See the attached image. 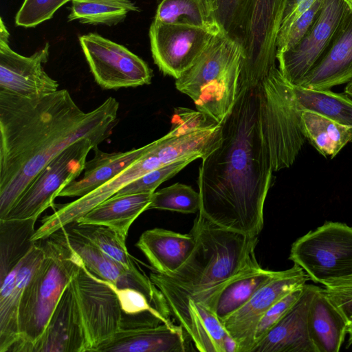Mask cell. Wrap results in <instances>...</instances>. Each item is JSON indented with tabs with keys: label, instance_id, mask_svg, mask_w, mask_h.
<instances>
[{
	"label": "cell",
	"instance_id": "cell-9",
	"mask_svg": "<svg viewBox=\"0 0 352 352\" xmlns=\"http://www.w3.org/2000/svg\"><path fill=\"white\" fill-rule=\"evenodd\" d=\"M98 144L84 138L67 146L38 173L1 219H38L44 210L54 205L60 190L79 177L88 153Z\"/></svg>",
	"mask_w": 352,
	"mask_h": 352
},
{
	"label": "cell",
	"instance_id": "cell-38",
	"mask_svg": "<svg viewBox=\"0 0 352 352\" xmlns=\"http://www.w3.org/2000/svg\"><path fill=\"white\" fill-rule=\"evenodd\" d=\"M70 0H24L15 18L16 25L31 28L50 19Z\"/></svg>",
	"mask_w": 352,
	"mask_h": 352
},
{
	"label": "cell",
	"instance_id": "cell-1",
	"mask_svg": "<svg viewBox=\"0 0 352 352\" xmlns=\"http://www.w3.org/2000/svg\"><path fill=\"white\" fill-rule=\"evenodd\" d=\"M266 75L241 70L234 104L221 124V142L202 159L197 179L199 212L222 228L250 236L263 230L274 172L263 120Z\"/></svg>",
	"mask_w": 352,
	"mask_h": 352
},
{
	"label": "cell",
	"instance_id": "cell-7",
	"mask_svg": "<svg viewBox=\"0 0 352 352\" xmlns=\"http://www.w3.org/2000/svg\"><path fill=\"white\" fill-rule=\"evenodd\" d=\"M188 155V146L182 138L166 134L153 141L146 153L113 179L87 195L60 206L52 214L43 218L32 240L47 238L60 228L78 221L98 204L145 173L186 158Z\"/></svg>",
	"mask_w": 352,
	"mask_h": 352
},
{
	"label": "cell",
	"instance_id": "cell-11",
	"mask_svg": "<svg viewBox=\"0 0 352 352\" xmlns=\"http://www.w3.org/2000/svg\"><path fill=\"white\" fill-rule=\"evenodd\" d=\"M149 276L162 293L170 314L195 349L201 352H222L221 342L226 331L214 311L166 275L154 271Z\"/></svg>",
	"mask_w": 352,
	"mask_h": 352
},
{
	"label": "cell",
	"instance_id": "cell-41",
	"mask_svg": "<svg viewBox=\"0 0 352 352\" xmlns=\"http://www.w3.org/2000/svg\"><path fill=\"white\" fill-rule=\"evenodd\" d=\"M303 286L292 291L276 302L261 318L254 331V344L252 351L299 298L302 294Z\"/></svg>",
	"mask_w": 352,
	"mask_h": 352
},
{
	"label": "cell",
	"instance_id": "cell-18",
	"mask_svg": "<svg viewBox=\"0 0 352 352\" xmlns=\"http://www.w3.org/2000/svg\"><path fill=\"white\" fill-rule=\"evenodd\" d=\"M70 247L80 257L86 268L98 278L118 288L130 287L143 292L153 305L166 316H171L166 300L146 273L136 274L115 261L89 241L65 226Z\"/></svg>",
	"mask_w": 352,
	"mask_h": 352
},
{
	"label": "cell",
	"instance_id": "cell-14",
	"mask_svg": "<svg viewBox=\"0 0 352 352\" xmlns=\"http://www.w3.org/2000/svg\"><path fill=\"white\" fill-rule=\"evenodd\" d=\"M349 6L344 0H323L314 23L294 47L276 53L278 69L292 85H298L322 56Z\"/></svg>",
	"mask_w": 352,
	"mask_h": 352
},
{
	"label": "cell",
	"instance_id": "cell-25",
	"mask_svg": "<svg viewBox=\"0 0 352 352\" xmlns=\"http://www.w3.org/2000/svg\"><path fill=\"white\" fill-rule=\"evenodd\" d=\"M153 142L125 152L108 153L95 146L94 157L86 162L84 175L63 188L58 197H82L102 186L140 158L152 146Z\"/></svg>",
	"mask_w": 352,
	"mask_h": 352
},
{
	"label": "cell",
	"instance_id": "cell-27",
	"mask_svg": "<svg viewBox=\"0 0 352 352\" xmlns=\"http://www.w3.org/2000/svg\"><path fill=\"white\" fill-rule=\"evenodd\" d=\"M153 193L115 194L76 222L108 227L126 241L132 223L148 210Z\"/></svg>",
	"mask_w": 352,
	"mask_h": 352
},
{
	"label": "cell",
	"instance_id": "cell-21",
	"mask_svg": "<svg viewBox=\"0 0 352 352\" xmlns=\"http://www.w3.org/2000/svg\"><path fill=\"white\" fill-rule=\"evenodd\" d=\"M352 80V8L349 7L328 48L298 85L329 90Z\"/></svg>",
	"mask_w": 352,
	"mask_h": 352
},
{
	"label": "cell",
	"instance_id": "cell-32",
	"mask_svg": "<svg viewBox=\"0 0 352 352\" xmlns=\"http://www.w3.org/2000/svg\"><path fill=\"white\" fill-rule=\"evenodd\" d=\"M68 21L112 25L121 22L129 12L139 8L131 0H72Z\"/></svg>",
	"mask_w": 352,
	"mask_h": 352
},
{
	"label": "cell",
	"instance_id": "cell-43",
	"mask_svg": "<svg viewBox=\"0 0 352 352\" xmlns=\"http://www.w3.org/2000/svg\"><path fill=\"white\" fill-rule=\"evenodd\" d=\"M222 352H239V345L237 341L227 331L221 342Z\"/></svg>",
	"mask_w": 352,
	"mask_h": 352
},
{
	"label": "cell",
	"instance_id": "cell-6",
	"mask_svg": "<svg viewBox=\"0 0 352 352\" xmlns=\"http://www.w3.org/2000/svg\"><path fill=\"white\" fill-rule=\"evenodd\" d=\"M263 120L274 172L290 167L301 151L306 138L302 125L303 112L293 85L276 65L263 78Z\"/></svg>",
	"mask_w": 352,
	"mask_h": 352
},
{
	"label": "cell",
	"instance_id": "cell-30",
	"mask_svg": "<svg viewBox=\"0 0 352 352\" xmlns=\"http://www.w3.org/2000/svg\"><path fill=\"white\" fill-rule=\"evenodd\" d=\"M37 218L0 219V280L29 252Z\"/></svg>",
	"mask_w": 352,
	"mask_h": 352
},
{
	"label": "cell",
	"instance_id": "cell-12",
	"mask_svg": "<svg viewBox=\"0 0 352 352\" xmlns=\"http://www.w3.org/2000/svg\"><path fill=\"white\" fill-rule=\"evenodd\" d=\"M79 41L96 82L104 89L135 87L151 82L152 71L125 47L90 33Z\"/></svg>",
	"mask_w": 352,
	"mask_h": 352
},
{
	"label": "cell",
	"instance_id": "cell-44",
	"mask_svg": "<svg viewBox=\"0 0 352 352\" xmlns=\"http://www.w3.org/2000/svg\"><path fill=\"white\" fill-rule=\"evenodd\" d=\"M347 334L349 335L348 346L352 344V319L349 320L347 325Z\"/></svg>",
	"mask_w": 352,
	"mask_h": 352
},
{
	"label": "cell",
	"instance_id": "cell-23",
	"mask_svg": "<svg viewBox=\"0 0 352 352\" xmlns=\"http://www.w3.org/2000/svg\"><path fill=\"white\" fill-rule=\"evenodd\" d=\"M186 336L182 327L175 324L122 329L94 352H186Z\"/></svg>",
	"mask_w": 352,
	"mask_h": 352
},
{
	"label": "cell",
	"instance_id": "cell-35",
	"mask_svg": "<svg viewBox=\"0 0 352 352\" xmlns=\"http://www.w3.org/2000/svg\"><path fill=\"white\" fill-rule=\"evenodd\" d=\"M211 16L221 32L241 45L252 0H206Z\"/></svg>",
	"mask_w": 352,
	"mask_h": 352
},
{
	"label": "cell",
	"instance_id": "cell-17",
	"mask_svg": "<svg viewBox=\"0 0 352 352\" xmlns=\"http://www.w3.org/2000/svg\"><path fill=\"white\" fill-rule=\"evenodd\" d=\"M9 41H0V91L25 98L43 96L58 90V82L44 70L49 44L30 56L13 51Z\"/></svg>",
	"mask_w": 352,
	"mask_h": 352
},
{
	"label": "cell",
	"instance_id": "cell-26",
	"mask_svg": "<svg viewBox=\"0 0 352 352\" xmlns=\"http://www.w3.org/2000/svg\"><path fill=\"white\" fill-rule=\"evenodd\" d=\"M348 320L318 287L309 306L307 324L316 352H338L347 334Z\"/></svg>",
	"mask_w": 352,
	"mask_h": 352
},
{
	"label": "cell",
	"instance_id": "cell-4",
	"mask_svg": "<svg viewBox=\"0 0 352 352\" xmlns=\"http://www.w3.org/2000/svg\"><path fill=\"white\" fill-rule=\"evenodd\" d=\"M42 239L44 257L23 294L18 316L19 339L10 352H32L82 263L69 245L64 227Z\"/></svg>",
	"mask_w": 352,
	"mask_h": 352
},
{
	"label": "cell",
	"instance_id": "cell-19",
	"mask_svg": "<svg viewBox=\"0 0 352 352\" xmlns=\"http://www.w3.org/2000/svg\"><path fill=\"white\" fill-rule=\"evenodd\" d=\"M44 257L43 239L0 280V352H10L19 339V307L25 289Z\"/></svg>",
	"mask_w": 352,
	"mask_h": 352
},
{
	"label": "cell",
	"instance_id": "cell-22",
	"mask_svg": "<svg viewBox=\"0 0 352 352\" xmlns=\"http://www.w3.org/2000/svg\"><path fill=\"white\" fill-rule=\"evenodd\" d=\"M318 288L305 284L299 298L252 352H316L309 336L307 318Z\"/></svg>",
	"mask_w": 352,
	"mask_h": 352
},
{
	"label": "cell",
	"instance_id": "cell-45",
	"mask_svg": "<svg viewBox=\"0 0 352 352\" xmlns=\"http://www.w3.org/2000/svg\"><path fill=\"white\" fill-rule=\"evenodd\" d=\"M344 93L352 98V80L346 84Z\"/></svg>",
	"mask_w": 352,
	"mask_h": 352
},
{
	"label": "cell",
	"instance_id": "cell-20",
	"mask_svg": "<svg viewBox=\"0 0 352 352\" xmlns=\"http://www.w3.org/2000/svg\"><path fill=\"white\" fill-rule=\"evenodd\" d=\"M89 351L86 333L70 282L32 352Z\"/></svg>",
	"mask_w": 352,
	"mask_h": 352
},
{
	"label": "cell",
	"instance_id": "cell-37",
	"mask_svg": "<svg viewBox=\"0 0 352 352\" xmlns=\"http://www.w3.org/2000/svg\"><path fill=\"white\" fill-rule=\"evenodd\" d=\"M197 157L182 159L148 172L120 189L116 195L153 193L164 182L170 179Z\"/></svg>",
	"mask_w": 352,
	"mask_h": 352
},
{
	"label": "cell",
	"instance_id": "cell-28",
	"mask_svg": "<svg viewBox=\"0 0 352 352\" xmlns=\"http://www.w3.org/2000/svg\"><path fill=\"white\" fill-rule=\"evenodd\" d=\"M279 273L258 267L250 269L230 280L204 301L222 321L244 305L265 283Z\"/></svg>",
	"mask_w": 352,
	"mask_h": 352
},
{
	"label": "cell",
	"instance_id": "cell-40",
	"mask_svg": "<svg viewBox=\"0 0 352 352\" xmlns=\"http://www.w3.org/2000/svg\"><path fill=\"white\" fill-rule=\"evenodd\" d=\"M218 124H219L210 116L198 110L177 107L174 109L171 128L168 133L173 136H179L210 129Z\"/></svg>",
	"mask_w": 352,
	"mask_h": 352
},
{
	"label": "cell",
	"instance_id": "cell-29",
	"mask_svg": "<svg viewBox=\"0 0 352 352\" xmlns=\"http://www.w3.org/2000/svg\"><path fill=\"white\" fill-rule=\"evenodd\" d=\"M302 129L309 143L323 156L333 158L352 142V126H347L319 114L304 111Z\"/></svg>",
	"mask_w": 352,
	"mask_h": 352
},
{
	"label": "cell",
	"instance_id": "cell-13",
	"mask_svg": "<svg viewBox=\"0 0 352 352\" xmlns=\"http://www.w3.org/2000/svg\"><path fill=\"white\" fill-rule=\"evenodd\" d=\"M218 27L164 23L153 20L149 29L153 58L160 70L175 79L195 63Z\"/></svg>",
	"mask_w": 352,
	"mask_h": 352
},
{
	"label": "cell",
	"instance_id": "cell-39",
	"mask_svg": "<svg viewBox=\"0 0 352 352\" xmlns=\"http://www.w3.org/2000/svg\"><path fill=\"white\" fill-rule=\"evenodd\" d=\"M323 0H316L314 3L300 16L287 29L278 32L276 41V53L285 51L295 46L305 36L318 17Z\"/></svg>",
	"mask_w": 352,
	"mask_h": 352
},
{
	"label": "cell",
	"instance_id": "cell-24",
	"mask_svg": "<svg viewBox=\"0 0 352 352\" xmlns=\"http://www.w3.org/2000/svg\"><path fill=\"white\" fill-rule=\"evenodd\" d=\"M195 245L193 235L155 228L144 231L135 246L155 271L170 276L186 262Z\"/></svg>",
	"mask_w": 352,
	"mask_h": 352
},
{
	"label": "cell",
	"instance_id": "cell-42",
	"mask_svg": "<svg viewBox=\"0 0 352 352\" xmlns=\"http://www.w3.org/2000/svg\"><path fill=\"white\" fill-rule=\"evenodd\" d=\"M323 289L324 294L349 321L352 319V274L333 280Z\"/></svg>",
	"mask_w": 352,
	"mask_h": 352
},
{
	"label": "cell",
	"instance_id": "cell-8",
	"mask_svg": "<svg viewBox=\"0 0 352 352\" xmlns=\"http://www.w3.org/2000/svg\"><path fill=\"white\" fill-rule=\"evenodd\" d=\"M289 259L324 286L352 274V227L326 222L298 239Z\"/></svg>",
	"mask_w": 352,
	"mask_h": 352
},
{
	"label": "cell",
	"instance_id": "cell-31",
	"mask_svg": "<svg viewBox=\"0 0 352 352\" xmlns=\"http://www.w3.org/2000/svg\"><path fill=\"white\" fill-rule=\"evenodd\" d=\"M292 85L302 111H311L340 124L352 126V98L346 94Z\"/></svg>",
	"mask_w": 352,
	"mask_h": 352
},
{
	"label": "cell",
	"instance_id": "cell-15",
	"mask_svg": "<svg viewBox=\"0 0 352 352\" xmlns=\"http://www.w3.org/2000/svg\"><path fill=\"white\" fill-rule=\"evenodd\" d=\"M308 280L309 276L296 264L279 271L244 305L221 321L226 331L239 343V352H251L254 331L261 318L276 302Z\"/></svg>",
	"mask_w": 352,
	"mask_h": 352
},
{
	"label": "cell",
	"instance_id": "cell-2",
	"mask_svg": "<svg viewBox=\"0 0 352 352\" xmlns=\"http://www.w3.org/2000/svg\"><path fill=\"white\" fill-rule=\"evenodd\" d=\"M113 97L85 112L67 89L34 98L0 91V219L38 173L79 139L101 143L118 122Z\"/></svg>",
	"mask_w": 352,
	"mask_h": 352
},
{
	"label": "cell",
	"instance_id": "cell-3",
	"mask_svg": "<svg viewBox=\"0 0 352 352\" xmlns=\"http://www.w3.org/2000/svg\"><path fill=\"white\" fill-rule=\"evenodd\" d=\"M190 232L195 247L172 281L202 300L243 272L260 266L255 254L258 236L222 228L198 212Z\"/></svg>",
	"mask_w": 352,
	"mask_h": 352
},
{
	"label": "cell",
	"instance_id": "cell-33",
	"mask_svg": "<svg viewBox=\"0 0 352 352\" xmlns=\"http://www.w3.org/2000/svg\"><path fill=\"white\" fill-rule=\"evenodd\" d=\"M70 230L89 241L107 256L136 274L145 273L129 254L126 241L111 228L74 222L66 226Z\"/></svg>",
	"mask_w": 352,
	"mask_h": 352
},
{
	"label": "cell",
	"instance_id": "cell-34",
	"mask_svg": "<svg viewBox=\"0 0 352 352\" xmlns=\"http://www.w3.org/2000/svg\"><path fill=\"white\" fill-rule=\"evenodd\" d=\"M154 21L199 27H218L206 0H161Z\"/></svg>",
	"mask_w": 352,
	"mask_h": 352
},
{
	"label": "cell",
	"instance_id": "cell-36",
	"mask_svg": "<svg viewBox=\"0 0 352 352\" xmlns=\"http://www.w3.org/2000/svg\"><path fill=\"white\" fill-rule=\"evenodd\" d=\"M201 199L199 192L190 186L176 183L155 191L148 210H169L184 214L199 212Z\"/></svg>",
	"mask_w": 352,
	"mask_h": 352
},
{
	"label": "cell",
	"instance_id": "cell-5",
	"mask_svg": "<svg viewBox=\"0 0 352 352\" xmlns=\"http://www.w3.org/2000/svg\"><path fill=\"white\" fill-rule=\"evenodd\" d=\"M241 47L222 32L216 34L195 63L175 80L197 109L221 124L236 99Z\"/></svg>",
	"mask_w": 352,
	"mask_h": 352
},
{
	"label": "cell",
	"instance_id": "cell-10",
	"mask_svg": "<svg viewBox=\"0 0 352 352\" xmlns=\"http://www.w3.org/2000/svg\"><path fill=\"white\" fill-rule=\"evenodd\" d=\"M89 348L95 349L122 328L123 312L110 284L83 263L71 281Z\"/></svg>",
	"mask_w": 352,
	"mask_h": 352
},
{
	"label": "cell",
	"instance_id": "cell-46",
	"mask_svg": "<svg viewBox=\"0 0 352 352\" xmlns=\"http://www.w3.org/2000/svg\"><path fill=\"white\" fill-rule=\"evenodd\" d=\"M348 4L349 6L352 8V0H344Z\"/></svg>",
	"mask_w": 352,
	"mask_h": 352
},
{
	"label": "cell",
	"instance_id": "cell-16",
	"mask_svg": "<svg viewBox=\"0 0 352 352\" xmlns=\"http://www.w3.org/2000/svg\"><path fill=\"white\" fill-rule=\"evenodd\" d=\"M287 0H252L242 43L241 67L268 72L276 65V41Z\"/></svg>",
	"mask_w": 352,
	"mask_h": 352
}]
</instances>
